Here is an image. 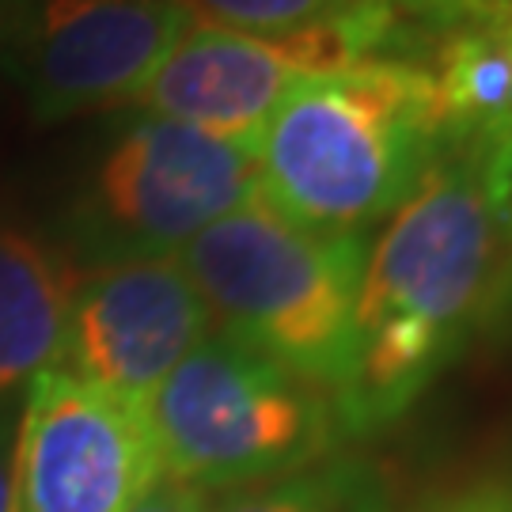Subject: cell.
Segmentation results:
<instances>
[{"label":"cell","instance_id":"6da1fadb","mask_svg":"<svg viewBox=\"0 0 512 512\" xmlns=\"http://www.w3.org/2000/svg\"><path fill=\"white\" fill-rule=\"evenodd\" d=\"M509 304L512 247L475 152L448 148L368 243L353 376L338 403L346 437L403 421Z\"/></svg>","mask_w":512,"mask_h":512},{"label":"cell","instance_id":"7a4b0ae2","mask_svg":"<svg viewBox=\"0 0 512 512\" xmlns=\"http://www.w3.org/2000/svg\"><path fill=\"white\" fill-rule=\"evenodd\" d=\"M444 152L425 65L368 61L304 76L258 133V198L311 232L365 236Z\"/></svg>","mask_w":512,"mask_h":512},{"label":"cell","instance_id":"3957f363","mask_svg":"<svg viewBox=\"0 0 512 512\" xmlns=\"http://www.w3.org/2000/svg\"><path fill=\"white\" fill-rule=\"evenodd\" d=\"M365 258V236L300 228L262 198L179 251L213 330L323 391L334 410L353 376Z\"/></svg>","mask_w":512,"mask_h":512},{"label":"cell","instance_id":"277c9868","mask_svg":"<svg viewBox=\"0 0 512 512\" xmlns=\"http://www.w3.org/2000/svg\"><path fill=\"white\" fill-rule=\"evenodd\" d=\"M148 425L160 471L209 497L304 471L346 440L323 391L220 330L156 387Z\"/></svg>","mask_w":512,"mask_h":512},{"label":"cell","instance_id":"5b68a950","mask_svg":"<svg viewBox=\"0 0 512 512\" xmlns=\"http://www.w3.org/2000/svg\"><path fill=\"white\" fill-rule=\"evenodd\" d=\"M255 198V148L137 114L103 152L80 220L99 262L179 255L209 224Z\"/></svg>","mask_w":512,"mask_h":512},{"label":"cell","instance_id":"8992f818","mask_svg":"<svg viewBox=\"0 0 512 512\" xmlns=\"http://www.w3.org/2000/svg\"><path fill=\"white\" fill-rule=\"evenodd\" d=\"M194 27L179 0H23L4 65L38 122L122 107Z\"/></svg>","mask_w":512,"mask_h":512},{"label":"cell","instance_id":"52a82bcc","mask_svg":"<svg viewBox=\"0 0 512 512\" xmlns=\"http://www.w3.org/2000/svg\"><path fill=\"white\" fill-rule=\"evenodd\" d=\"M160 471L148 406L46 368L12 444V512H126Z\"/></svg>","mask_w":512,"mask_h":512},{"label":"cell","instance_id":"ba28073f","mask_svg":"<svg viewBox=\"0 0 512 512\" xmlns=\"http://www.w3.org/2000/svg\"><path fill=\"white\" fill-rule=\"evenodd\" d=\"M213 319L179 255H137L99 262L76 277L65 368L118 399L148 406Z\"/></svg>","mask_w":512,"mask_h":512},{"label":"cell","instance_id":"9c48e42d","mask_svg":"<svg viewBox=\"0 0 512 512\" xmlns=\"http://www.w3.org/2000/svg\"><path fill=\"white\" fill-rule=\"evenodd\" d=\"M304 76L274 38L194 23L129 107L255 148L270 114Z\"/></svg>","mask_w":512,"mask_h":512},{"label":"cell","instance_id":"30bf717a","mask_svg":"<svg viewBox=\"0 0 512 512\" xmlns=\"http://www.w3.org/2000/svg\"><path fill=\"white\" fill-rule=\"evenodd\" d=\"M76 277L46 239L0 224V403L61 365Z\"/></svg>","mask_w":512,"mask_h":512},{"label":"cell","instance_id":"8fae6325","mask_svg":"<svg viewBox=\"0 0 512 512\" xmlns=\"http://www.w3.org/2000/svg\"><path fill=\"white\" fill-rule=\"evenodd\" d=\"M429 54L444 145L471 148L512 133V19L456 27Z\"/></svg>","mask_w":512,"mask_h":512},{"label":"cell","instance_id":"7c38bea8","mask_svg":"<svg viewBox=\"0 0 512 512\" xmlns=\"http://www.w3.org/2000/svg\"><path fill=\"white\" fill-rule=\"evenodd\" d=\"M209 512H395V497L372 459L338 448L304 471L220 494Z\"/></svg>","mask_w":512,"mask_h":512},{"label":"cell","instance_id":"4fadbf2b","mask_svg":"<svg viewBox=\"0 0 512 512\" xmlns=\"http://www.w3.org/2000/svg\"><path fill=\"white\" fill-rule=\"evenodd\" d=\"M179 4L186 8V16L205 27L274 38L334 16L349 0H179Z\"/></svg>","mask_w":512,"mask_h":512},{"label":"cell","instance_id":"5bb4252c","mask_svg":"<svg viewBox=\"0 0 512 512\" xmlns=\"http://www.w3.org/2000/svg\"><path fill=\"white\" fill-rule=\"evenodd\" d=\"M406 512H512V475H478L421 494Z\"/></svg>","mask_w":512,"mask_h":512},{"label":"cell","instance_id":"9a60e30c","mask_svg":"<svg viewBox=\"0 0 512 512\" xmlns=\"http://www.w3.org/2000/svg\"><path fill=\"white\" fill-rule=\"evenodd\" d=\"M471 152H475V167L478 179H482V190H486V202H490L497 224H501V232H505L512 247V133L471 145Z\"/></svg>","mask_w":512,"mask_h":512},{"label":"cell","instance_id":"2e32d148","mask_svg":"<svg viewBox=\"0 0 512 512\" xmlns=\"http://www.w3.org/2000/svg\"><path fill=\"white\" fill-rule=\"evenodd\" d=\"M391 8H399L410 23L440 27V31H456L467 23H486V19H505L501 0H387Z\"/></svg>","mask_w":512,"mask_h":512},{"label":"cell","instance_id":"e0dca14e","mask_svg":"<svg viewBox=\"0 0 512 512\" xmlns=\"http://www.w3.org/2000/svg\"><path fill=\"white\" fill-rule=\"evenodd\" d=\"M209 505H213L209 494L186 486L179 478L160 475L126 512H209Z\"/></svg>","mask_w":512,"mask_h":512},{"label":"cell","instance_id":"ac0fdd59","mask_svg":"<svg viewBox=\"0 0 512 512\" xmlns=\"http://www.w3.org/2000/svg\"><path fill=\"white\" fill-rule=\"evenodd\" d=\"M12 444L0 429V512H12Z\"/></svg>","mask_w":512,"mask_h":512},{"label":"cell","instance_id":"d6986e66","mask_svg":"<svg viewBox=\"0 0 512 512\" xmlns=\"http://www.w3.org/2000/svg\"><path fill=\"white\" fill-rule=\"evenodd\" d=\"M19 4H23V0H0V27H8V23H12Z\"/></svg>","mask_w":512,"mask_h":512},{"label":"cell","instance_id":"ffe728a7","mask_svg":"<svg viewBox=\"0 0 512 512\" xmlns=\"http://www.w3.org/2000/svg\"><path fill=\"white\" fill-rule=\"evenodd\" d=\"M501 12H505V19H512V0H501Z\"/></svg>","mask_w":512,"mask_h":512}]
</instances>
